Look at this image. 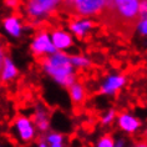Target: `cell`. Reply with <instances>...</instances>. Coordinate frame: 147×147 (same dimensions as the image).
Masks as SVG:
<instances>
[{"instance_id": "obj_1", "label": "cell", "mask_w": 147, "mask_h": 147, "mask_svg": "<svg viewBox=\"0 0 147 147\" xmlns=\"http://www.w3.org/2000/svg\"><path fill=\"white\" fill-rule=\"evenodd\" d=\"M44 72L53 78L57 84L69 87L76 82V71L74 67L70 55L64 51H57L53 55L45 56L40 61Z\"/></svg>"}, {"instance_id": "obj_20", "label": "cell", "mask_w": 147, "mask_h": 147, "mask_svg": "<svg viewBox=\"0 0 147 147\" xmlns=\"http://www.w3.org/2000/svg\"><path fill=\"white\" fill-rule=\"evenodd\" d=\"M142 19H147V0L140 1V20Z\"/></svg>"}, {"instance_id": "obj_18", "label": "cell", "mask_w": 147, "mask_h": 147, "mask_svg": "<svg viewBox=\"0 0 147 147\" xmlns=\"http://www.w3.org/2000/svg\"><path fill=\"white\" fill-rule=\"evenodd\" d=\"M115 120H117V112H116V110H113V109L107 110V111L101 116V123L105 125V126L111 125Z\"/></svg>"}, {"instance_id": "obj_6", "label": "cell", "mask_w": 147, "mask_h": 147, "mask_svg": "<svg viewBox=\"0 0 147 147\" xmlns=\"http://www.w3.org/2000/svg\"><path fill=\"white\" fill-rule=\"evenodd\" d=\"M30 51L35 57H45L57 53L53 44V40H51V32H47L46 30H40L34 36L30 44Z\"/></svg>"}, {"instance_id": "obj_10", "label": "cell", "mask_w": 147, "mask_h": 147, "mask_svg": "<svg viewBox=\"0 0 147 147\" xmlns=\"http://www.w3.org/2000/svg\"><path fill=\"white\" fill-rule=\"evenodd\" d=\"M51 40H53V44L57 51L67 50L74 45L72 36L67 31L61 30V29H56L51 32Z\"/></svg>"}, {"instance_id": "obj_4", "label": "cell", "mask_w": 147, "mask_h": 147, "mask_svg": "<svg viewBox=\"0 0 147 147\" xmlns=\"http://www.w3.org/2000/svg\"><path fill=\"white\" fill-rule=\"evenodd\" d=\"M62 1L64 0H28L25 10L29 19L36 23L39 20H44L57 9H61Z\"/></svg>"}, {"instance_id": "obj_14", "label": "cell", "mask_w": 147, "mask_h": 147, "mask_svg": "<svg viewBox=\"0 0 147 147\" xmlns=\"http://www.w3.org/2000/svg\"><path fill=\"white\" fill-rule=\"evenodd\" d=\"M69 95L74 105H81L86 100V89L81 82L76 81L74 85L69 87Z\"/></svg>"}, {"instance_id": "obj_21", "label": "cell", "mask_w": 147, "mask_h": 147, "mask_svg": "<svg viewBox=\"0 0 147 147\" xmlns=\"http://www.w3.org/2000/svg\"><path fill=\"white\" fill-rule=\"evenodd\" d=\"M19 3H20V0H4V4L8 6V8H10V9L18 8Z\"/></svg>"}, {"instance_id": "obj_24", "label": "cell", "mask_w": 147, "mask_h": 147, "mask_svg": "<svg viewBox=\"0 0 147 147\" xmlns=\"http://www.w3.org/2000/svg\"><path fill=\"white\" fill-rule=\"evenodd\" d=\"M38 147H49V145H47V143L44 141V140H41V141L38 143Z\"/></svg>"}, {"instance_id": "obj_23", "label": "cell", "mask_w": 147, "mask_h": 147, "mask_svg": "<svg viewBox=\"0 0 147 147\" xmlns=\"http://www.w3.org/2000/svg\"><path fill=\"white\" fill-rule=\"evenodd\" d=\"M132 147H147V141H141V142H137L136 145H134Z\"/></svg>"}, {"instance_id": "obj_8", "label": "cell", "mask_w": 147, "mask_h": 147, "mask_svg": "<svg viewBox=\"0 0 147 147\" xmlns=\"http://www.w3.org/2000/svg\"><path fill=\"white\" fill-rule=\"evenodd\" d=\"M95 26L96 23L86 18H76L69 23V29L76 38H79V40H82L92 29H95Z\"/></svg>"}, {"instance_id": "obj_15", "label": "cell", "mask_w": 147, "mask_h": 147, "mask_svg": "<svg viewBox=\"0 0 147 147\" xmlns=\"http://www.w3.org/2000/svg\"><path fill=\"white\" fill-rule=\"evenodd\" d=\"M71 59V62L74 65V67H79V69H86L91 65V60L85 55H80V54H76V55H71L70 56Z\"/></svg>"}, {"instance_id": "obj_19", "label": "cell", "mask_w": 147, "mask_h": 147, "mask_svg": "<svg viewBox=\"0 0 147 147\" xmlns=\"http://www.w3.org/2000/svg\"><path fill=\"white\" fill-rule=\"evenodd\" d=\"M136 29H137V31L142 36H147V19L140 20L137 23V26H136Z\"/></svg>"}, {"instance_id": "obj_13", "label": "cell", "mask_w": 147, "mask_h": 147, "mask_svg": "<svg viewBox=\"0 0 147 147\" xmlns=\"http://www.w3.org/2000/svg\"><path fill=\"white\" fill-rule=\"evenodd\" d=\"M32 121H34L36 128L41 132H46L49 130V125H50V116L47 110L44 107H38L34 112L32 116Z\"/></svg>"}, {"instance_id": "obj_7", "label": "cell", "mask_w": 147, "mask_h": 147, "mask_svg": "<svg viewBox=\"0 0 147 147\" xmlns=\"http://www.w3.org/2000/svg\"><path fill=\"white\" fill-rule=\"evenodd\" d=\"M127 79L122 74H113V75H109L105 79V81L101 84L100 86V94L107 95V96H113L119 91L122 89L126 84Z\"/></svg>"}, {"instance_id": "obj_2", "label": "cell", "mask_w": 147, "mask_h": 147, "mask_svg": "<svg viewBox=\"0 0 147 147\" xmlns=\"http://www.w3.org/2000/svg\"><path fill=\"white\" fill-rule=\"evenodd\" d=\"M140 1L141 0H110L109 11L102 19L116 29H136L140 20Z\"/></svg>"}, {"instance_id": "obj_16", "label": "cell", "mask_w": 147, "mask_h": 147, "mask_svg": "<svg viewBox=\"0 0 147 147\" xmlns=\"http://www.w3.org/2000/svg\"><path fill=\"white\" fill-rule=\"evenodd\" d=\"M44 141H45L49 146L64 145L65 137H64V135L62 134H60V132H49V134L44 137Z\"/></svg>"}, {"instance_id": "obj_11", "label": "cell", "mask_w": 147, "mask_h": 147, "mask_svg": "<svg viewBox=\"0 0 147 147\" xmlns=\"http://www.w3.org/2000/svg\"><path fill=\"white\" fill-rule=\"evenodd\" d=\"M19 70L16 69L15 64L11 61V59L8 56H4L1 53V81L3 82H10L18 76Z\"/></svg>"}, {"instance_id": "obj_12", "label": "cell", "mask_w": 147, "mask_h": 147, "mask_svg": "<svg viewBox=\"0 0 147 147\" xmlns=\"http://www.w3.org/2000/svg\"><path fill=\"white\" fill-rule=\"evenodd\" d=\"M3 26L4 30L8 32L10 36L13 38H20L21 32H23V24H21L20 18H18L16 15H10L6 16L3 20Z\"/></svg>"}, {"instance_id": "obj_5", "label": "cell", "mask_w": 147, "mask_h": 147, "mask_svg": "<svg viewBox=\"0 0 147 147\" xmlns=\"http://www.w3.org/2000/svg\"><path fill=\"white\" fill-rule=\"evenodd\" d=\"M35 123L30 117L25 115H18L13 121V135L21 143H30L36 137Z\"/></svg>"}, {"instance_id": "obj_22", "label": "cell", "mask_w": 147, "mask_h": 147, "mask_svg": "<svg viewBox=\"0 0 147 147\" xmlns=\"http://www.w3.org/2000/svg\"><path fill=\"white\" fill-rule=\"evenodd\" d=\"M115 147H126V140L120 137V138H116V142H115Z\"/></svg>"}, {"instance_id": "obj_17", "label": "cell", "mask_w": 147, "mask_h": 147, "mask_svg": "<svg viewBox=\"0 0 147 147\" xmlns=\"http://www.w3.org/2000/svg\"><path fill=\"white\" fill-rule=\"evenodd\" d=\"M115 142H116V140L113 138L112 135L106 134V135H102L97 140L95 147H115Z\"/></svg>"}, {"instance_id": "obj_3", "label": "cell", "mask_w": 147, "mask_h": 147, "mask_svg": "<svg viewBox=\"0 0 147 147\" xmlns=\"http://www.w3.org/2000/svg\"><path fill=\"white\" fill-rule=\"evenodd\" d=\"M110 0H65L61 10L76 18L102 19L109 11Z\"/></svg>"}, {"instance_id": "obj_25", "label": "cell", "mask_w": 147, "mask_h": 147, "mask_svg": "<svg viewBox=\"0 0 147 147\" xmlns=\"http://www.w3.org/2000/svg\"><path fill=\"white\" fill-rule=\"evenodd\" d=\"M1 147H3V146H1Z\"/></svg>"}, {"instance_id": "obj_9", "label": "cell", "mask_w": 147, "mask_h": 147, "mask_svg": "<svg viewBox=\"0 0 147 147\" xmlns=\"http://www.w3.org/2000/svg\"><path fill=\"white\" fill-rule=\"evenodd\" d=\"M117 126L121 131L126 132L128 135H132L140 130L141 121L128 112H121L117 115Z\"/></svg>"}]
</instances>
